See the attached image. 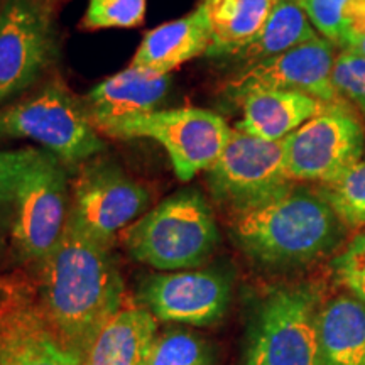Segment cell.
Here are the masks:
<instances>
[{
    "label": "cell",
    "mask_w": 365,
    "mask_h": 365,
    "mask_svg": "<svg viewBox=\"0 0 365 365\" xmlns=\"http://www.w3.org/2000/svg\"><path fill=\"white\" fill-rule=\"evenodd\" d=\"M242 118L235 129L264 140H284L327 103L287 90L250 91L240 100Z\"/></svg>",
    "instance_id": "18"
},
{
    "label": "cell",
    "mask_w": 365,
    "mask_h": 365,
    "mask_svg": "<svg viewBox=\"0 0 365 365\" xmlns=\"http://www.w3.org/2000/svg\"><path fill=\"white\" fill-rule=\"evenodd\" d=\"M350 2L352 0H298L319 36L335 46L340 43L341 19Z\"/></svg>",
    "instance_id": "28"
},
{
    "label": "cell",
    "mask_w": 365,
    "mask_h": 365,
    "mask_svg": "<svg viewBox=\"0 0 365 365\" xmlns=\"http://www.w3.org/2000/svg\"><path fill=\"white\" fill-rule=\"evenodd\" d=\"M341 217L323 191L293 182L269 202L232 218L237 245L271 267L307 264L340 240Z\"/></svg>",
    "instance_id": "2"
},
{
    "label": "cell",
    "mask_w": 365,
    "mask_h": 365,
    "mask_svg": "<svg viewBox=\"0 0 365 365\" xmlns=\"http://www.w3.org/2000/svg\"><path fill=\"white\" fill-rule=\"evenodd\" d=\"M323 365H365V303L340 296L317 317Z\"/></svg>",
    "instance_id": "19"
},
{
    "label": "cell",
    "mask_w": 365,
    "mask_h": 365,
    "mask_svg": "<svg viewBox=\"0 0 365 365\" xmlns=\"http://www.w3.org/2000/svg\"><path fill=\"white\" fill-rule=\"evenodd\" d=\"M150 365H213V354L203 336L173 328L158 335Z\"/></svg>",
    "instance_id": "22"
},
{
    "label": "cell",
    "mask_w": 365,
    "mask_h": 365,
    "mask_svg": "<svg viewBox=\"0 0 365 365\" xmlns=\"http://www.w3.org/2000/svg\"><path fill=\"white\" fill-rule=\"evenodd\" d=\"M11 286H12V282H9V281H6V279H0V294L6 293V291H7Z\"/></svg>",
    "instance_id": "31"
},
{
    "label": "cell",
    "mask_w": 365,
    "mask_h": 365,
    "mask_svg": "<svg viewBox=\"0 0 365 365\" xmlns=\"http://www.w3.org/2000/svg\"><path fill=\"white\" fill-rule=\"evenodd\" d=\"M139 301L161 322L208 327L225 314L230 282L220 272L198 269L150 274L140 282Z\"/></svg>",
    "instance_id": "12"
},
{
    "label": "cell",
    "mask_w": 365,
    "mask_h": 365,
    "mask_svg": "<svg viewBox=\"0 0 365 365\" xmlns=\"http://www.w3.org/2000/svg\"><path fill=\"white\" fill-rule=\"evenodd\" d=\"M333 272L355 298L365 303V232L355 235L333 261Z\"/></svg>",
    "instance_id": "27"
},
{
    "label": "cell",
    "mask_w": 365,
    "mask_h": 365,
    "mask_svg": "<svg viewBox=\"0 0 365 365\" xmlns=\"http://www.w3.org/2000/svg\"><path fill=\"white\" fill-rule=\"evenodd\" d=\"M44 154L34 148L0 150V203L14 202L22 180Z\"/></svg>",
    "instance_id": "26"
},
{
    "label": "cell",
    "mask_w": 365,
    "mask_h": 365,
    "mask_svg": "<svg viewBox=\"0 0 365 365\" xmlns=\"http://www.w3.org/2000/svg\"><path fill=\"white\" fill-rule=\"evenodd\" d=\"M213 200L232 218L289 188L282 140H264L232 129L220 158L205 171Z\"/></svg>",
    "instance_id": "7"
},
{
    "label": "cell",
    "mask_w": 365,
    "mask_h": 365,
    "mask_svg": "<svg viewBox=\"0 0 365 365\" xmlns=\"http://www.w3.org/2000/svg\"><path fill=\"white\" fill-rule=\"evenodd\" d=\"M56 54L51 16L39 0L0 6V107L19 98L44 75Z\"/></svg>",
    "instance_id": "11"
},
{
    "label": "cell",
    "mask_w": 365,
    "mask_h": 365,
    "mask_svg": "<svg viewBox=\"0 0 365 365\" xmlns=\"http://www.w3.org/2000/svg\"><path fill=\"white\" fill-rule=\"evenodd\" d=\"M335 58V44L318 38L240 70L228 83L227 95L240 102L250 91L287 90L333 103L340 98L331 81Z\"/></svg>",
    "instance_id": "13"
},
{
    "label": "cell",
    "mask_w": 365,
    "mask_h": 365,
    "mask_svg": "<svg viewBox=\"0 0 365 365\" xmlns=\"http://www.w3.org/2000/svg\"><path fill=\"white\" fill-rule=\"evenodd\" d=\"M150 195L110 159L81 164L73 182L70 222L95 239L110 242L148 212Z\"/></svg>",
    "instance_id": "9"
},
{
    "label": "cell",
    "mask_w": 365,
    "mask_h": 365,
    "mask_svg": "<svg viewBox=\"0 0 365 365\" xmlns=\"http://www.w3.org/2000/svg\"><path fill=\"white\" fill-rule=\"evenodd\" d=\"M170 88L171 75L129 65L124 71L93 86L86 95L85 105L98 130L120 118L158 110Z\"/></svg>",
    "instance_id": "15"
},
{
    "label": "cell",
    "mask_w": 365,
    "mask_h": 365,
    "mask_svg": "<svg viewBox=\"0 0 365 365\" xmlns=\"http://www.w3.org/2000/svg\"><path fill=\"white\" fill-rule=\"evenodd\" d=\"M323 193L341 220L365 225V161L355 164L336 181L325 185Z\"/></svg>",
    "instance_id": "23"
},
{
    "label": "cell",
    "mask_w": 365,
    "mask_h": 365,
    "mask_svg": "<svg viewBox=\"0 0 365 365\" xmlns=\"http://www.w3.org/2000/svg\"><path fill=\"white\" fill-rule=\"evenodd\" d=\"M12 203H0V255L11 249Z\"/></svg>",
    "instance_id": "29"
},
{
    "label": "cell",
    "mask_w": 365,
    "mask_h": 365,
    "mask_svg": "<svg viewBox=\"0 0 365 365\" xmlns=\"http://www.w3.org/2000/svg\"><path fill=\"white\" fill-rule=\"evenodd\" d=\"M0 365H85L63 340L39 299L12 284L0 294Z\"/></svg>",
    "instance_id": "14"
},
{
    "label": "cell",
    "mask_w": 365,
    "mask_h": 365,
    "mask_svg": "<svg viewBox=\"0 0 365 365\" xmlns=\"http://www.w3.org/2000/svg\"><path fill=\"white\" fill-rule=\"evenodd\" d=\"M210 26L212 44L207 56L232 58L257 34L274 0H203Z\"/></svg>",
    "instance_id": "21"
},
{
    "label": "cell",
    "mask_w": 365,
    "mask_h": 365,
    "mask_svg": "<svg viewBox=\"0 0 365 365\" xmlns=\"http://www.w3.org/2000/svg\"><path fill=\"white\" fill-rule=\"evenodd\" d=\"M340 48L341 49H354V51H357L365 56V34L349 36V38H345L344 41H341Z\"/></svg>",
    "instance_id": "30"
},
{
    "label": "cell",
    "mask_w": 365,
    "mask_h": 365,
    "mask_svg": "<svg viewBox=\"0 0 365 365\" xmlns=\"http://www.w3.org/2000/svg\"><path fill=\"white\" fill-rule=\"evenodd\" d=\"M148 0H88L83 26L90 31L132 29L145 17Z\"/></svg>",
    "instance_id": "24"
},
{
    "label": "cell",
    "mask_w": 365,
    "mask_h": 365,
    "mask_svg": "<svg viewBox=\"0 0 365 365\" xmlns=\"http://www.w3.org/2000/svg\"><path fill=\"white\" fill-rule=\"evenodd\" d=\"M0 137L33 140L66 164H83L105 149L86 105L61 81L0 107Z\"/></svg>",
    "instance_id": "4"
},
{
    "label": "cell",
    "mask_w": 365,
    "mask_h": 365,
    "mask_svg": "<svg viewBox=\"0 0 365 365\" xmlns=\"http://www.w3.org/2000/svg\"><path fill=\"white\" fill-rule=\"evenodd\" d=\"M318 38L322 36L299 4L294 0H274L261 29L232 59H235L242 66L240 70H244Z\"/></svg>",
    "instance_id": "20"
},
{
    "label": "cell",
    "mask_w": 365,
    "mask_h": 365,
    "mask_svg": "<svg viewBox=\"0 0 365 365\" xmlns=\"http://www.w3.org/2000/svg\"><path fill=\"white\" fill-rule=\"evenodd\" d=\"M331 81L340 98L352 102L365 113V56L354 49H341L333 65Z\"/></svg>",
    "instance_id": "25"
},
{
    "label": "cell",
    "mask_w": 365,
    "mask_h": 365,
    "mask_svg": "<svg viewBox=\"0 0 365 365\" xmlns=\"http://www.w3.org/2000/svg\"><path fill=\"white\" fill-rule=\"evenodd\" d=\"M117 139H150L166 150L173 171L182 182L208 171L232 135L225 118L195 107L137 113L100 127Z\"/></svg>",
    "instance_id": "5"
},
{
    "label": "cell",
    "mask_w": 365,
    "mask_h": 365,
    "mask_svg": "<svg viewBox=\"0 0 365 365\" xmlns=\"http://www.w3.org/2000/svg\"><path fill=\"white\" fill-rule=\"evenodd\" d=\"M318 309L304 289H281L255 318L244 365H323Z\"/></svg>",
    "instance_id": "10"
},
{
    "label": "cell",
    "mask_w": 365,
    "mask_h": 365,
    "mask_svg": "<svg viewBox=\"0 0 365 365\" xmlns=\"http://www.w3.org/2000/svg\"><path fill=\"white\" fill-rule=\"evenodd\" d=\"M70 188L61 161L46 154L31 168L12 202L11 250L41 267L61 242L70 218Z\"/></svg>",
    "instance_id": "6"
},
{
    "label": "cell",
    "mask_w": 365,
    "mask_h": 365,
    "mask_svg": "<svg viewBox=\"0 0 365 365\" xmlns=\"http://www.w3.org/2000/svg\"><path fill=\"white\" fill-rule=\"evenodd\" d=\"M158 319L143 304L127 303L91 340L85 365H150Z\"/></svg>",
    "instance_id": "16"
},
{
    "label": "cell",
    "mask_w": 365,
    "mask_h": 365,
    "mask_svg": "<svg viewBox=\"0 0 365 365\" xmlns=\"http://www.w3.org/2000/svg\"><path fill=\"white\" fill-rule=\"evenodd\" d=\"M294 2H296V4H298V0H294Z\"/></svg>",
    "instance_id": "32"
},
{
    "label": "cell",
    "mask_w": 365,
    "mask_h": 365,
    "mask_svg": "<svg viewBox=\"0 0 365 365\" xmlns=\"http://www.w3.org/2000/svg\"><path fill=\"white\" fill-rule=\"evenodd\" d=\"M39 303L63 340L85 357L107 319L124 304V281L110 242L95 239L70 222L39 269Z\"/></svg>",
    "instance_id": "1"
},
{
    "label": "cell",
    "mask_w": 365,
    "mask_h": 365,
    "mask_svg": "<svg viewBox=\"0 0 365 365\" xmlns=\"http://www.w3.org/2000/svg\"><path fill=\"white\" fill-rule=\"evenodd\" d=\"M218 242L212 208L195 188L168 196L122 232L130 257L161 272L200 267Z\"/></svg>",
    "instance_id": "3"
},
{
    "label": "cell",
    "mask_w": 365,
    "mask_h": 365,
    "mask_svg": "<svg viewBox=\"0 0 365 365\" xmlns=\"http://www.w3.org/2000/svg\"><path fill=\"white\" fill-rule=\"evenodd\" d=\"M287 176L294 182L330 185L362 161L365 129L344 103H327L282 140Z\"/></svg>",
    "instance_id": "8"
},
{
    "label": "cell",
    "mask_w": 365,
    "mask_h": 365,
    "mask_svg": "<svg viewBox=\"0 0 365 365\" xmlns=\"http://www.w3.org/2000/svg\"><path fill=\"white\" fill-rule=\"evenodd\" d=\"M212 44V26L207 9L200 4L181 19L166 22L149 31L132 58L130 66L171 75L191 59L208 53Z\"/></svg>",
    "instance_id": "17"
}]
</instances>
